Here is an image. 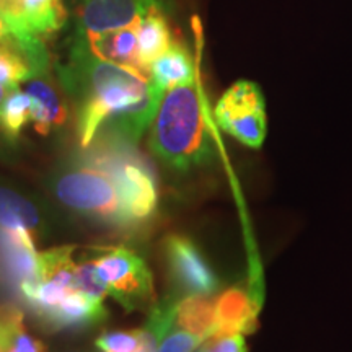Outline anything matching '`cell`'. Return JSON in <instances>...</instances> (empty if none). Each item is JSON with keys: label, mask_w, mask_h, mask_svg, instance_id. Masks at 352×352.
Listing matches in <instances>:
<instances>
[{"label": "cell", "mask_w": 352, "mask_h": 352, "mask_svg": "<svg viewBox=\"0 0 352 352\" xmlns=\"http://www.w3.org/2000/svg\"><path fill=\"white\" fill-rule=\"evenodd\" d=\"M60 83L76 104L77 134L87 148L98 132L135 144L148 129L165 91L138 70L95 56L77 34L67 63L57 65Z\"/></svg>", "instance_id": "1"}, {"label": "cell", "mask_w": 352, "mask_h": 352, "mask_svg": "<svg viewBox=\"0 0 352 352\" xmlns=\"http://www.w3.org/2000/svg\"><path fill=\"white\" fill-rule=\"evenodd\" d=\"M148 145L173 170L188 171L214 160L212 132L196 80L165 91L151 124Z\"/></svg>", "instance_id": "2"}, {"label": "cell", "mask_w": 352, "mask_h": 352, "mask_svg": "<svg viewBox=\"0 0 352 352\" xmlns=\"http://www.w3.org/2000/svg\"><path fill=\"white\" fill-rule=\"evenodd\" d=\"M134 145L124 139L107 135L104 142L87 160L111 178L132 226L152 217L158 202L152 166L135 152Z\"/></svg>", "instance_id": "3"}, {"label": "cell", "mask_w": 352, "mask_h": 352, "mask_svg": "<svg viewBox=\"0 0 352 352\" xmlns=\"http://www.w3.org/2000/svg\"><path fill=\"white\" fill-rule=\"evenodd\" d=\"M57 199L69 209L111 227H131L111 178L90 162L65 171L54 184Z\"/></svg>", "instance_id": "4"}, {"label": "cell", "mask_w": 352, "mask_h": 352, "mask_svg": "<svg viewBox=\"0 0 352 352\" xmlns=\"http://www.w3.org/2000/svg\"><path fill=\"white\" fill-rule=\"evenodd\" d=\"M94 263L108 285L109 296L124 310H144L152 305L153 277L138 253L124 246H109L100 250Z\"/></svg>", "instance_id": "5"}, {"label": "cell", "mask_w": 352, "mask_h": 352, "mask_svg": "<svg viewBox=\"0 0 352 352\" xmlns=\"http://www.w3.org/2000/svg\"><path fill=\"white\" fill-rule=\"evenodd\" d=\"M215 120L223 132L246 147L259 148L267 131L266 101L254 82L239 80L220 96Z\"/></svg>", "instance_id": "6"}, {"label": "cell", "mask_w": 352, "mask_h": 352, "mask_svg": "<svg viewBox=\"0 0 352 352\" xmlns=\"http://www.w3.org/2000/svg\"><path fill=\"white\" fill-rule=\"evenodd\" d=\"M165 258L179 296H212L217 292L219 277L192 240L183 235L166 236Z\"/></svg>", "instance_id": "7"}, {"label": "cell", "mask_w": 352, "mask_h": 352, "mask_svg": "<svg viewBox=\"0 0 352 352\" xmlns=\"http://www.w3.org/2000/svg\"><path fill=\"white\" fill-rule=\"evenodd\" d=\"M153 10H164V0H85L77 12V33L131 28Z\"/></svg>", "instance_id": "8"}, {"label": "cell", "mask_w": 352, "mask_h": 352, "mask_svg": "<svg viewBox=\"0 0 352 352\" xmlns=\"http://www.w3.org/2000/svg\"><path fill=\"white\" fill-rule=\"evenodd\" d=\"M0 272L26 303L32 300L41 283L33 236L0 227Z\"/></svg>", "instance_id": "9"}, {"label": "cell", "mask_w": 352, "mask_h": 352, "mask_svg": "<svg viewBox=\"0 0 352 352\" xmlns=\"http://www.w3.org/2000/svg\"><path fill=\"white\" fill-rule=\"evenodd\" d=\"M108 311L103 303H98L74 290L59 305L44 314L39 321L52 331H77L107 320Z\"/></svg>", "instance_id": "10"}, {"label": "cell", "mask_w": 352, "mask_h": 352, "mask_svg": "<svg viewBox=\"0 0 352 352\" xmlns=\"http://www.w3.org/2000/svg\"><path fill=\"white\" fill-rule=\"evenodd\" d=\"M258 327V307L248 290L232 287L215 298L214 334L253 333Z\"/></svg>", "instance_id": "11"}, {"label": "cell", "mask_w": 352, "mask_h": 352, "mask_svg": "<svg viewBox=\"0 0 352 352\" xmlns=\"http://www.w3.org/2000/svg\"><path fill=\"white\" fill-rule=\"evenodd\" d=\"M77 34L83 38V41L87 43V46L95 56L109 60V63L122 65V67L134 69L151 77L148 70L144 67L139 59L138 34H135L134 26L101 34Z\"/></svg>", "instance_id": "12"}, {"label": "cell", "mask_w": 352, "mask_h": 352, "mask_svg": "<svg viewBox=\"0 0 352 352\" xmlns=\"http://www.w3.org/2000/svg\"><path fill=\"white\" fill-rule=\"evenodd\" d=\"M25 91L32 98V122L38 134L47 135L52 129L64 124L67 108L46 74L30 78Z\"/></svg>", "instance_id": "13"}, {"label": "cell", "mask_w": 352, "mask_h": 352, "mask_svg": "<svg viewBox=\"0 0 352 352\" xmlns=\"http://www.w3.org/2000/svg\"><path fill=\"white\" fill-rule=\"evenodd\" d=\"M152 82L162 90L186 85L196 80V67L192 57L183 44L173 43L164 54L158 56L148 67Z\"/></svg>", "instance_id": "14"}, {"label": "cell", "mask_w": 352, "mask_h": 352, "mask_svg": "<svg viewBox=\"0 0 352 352\" xmlns=\"http://www.w3.org/2000/svg\"><path fill=\"white\" fill-rule=\"evenodd\" d=\"M138 34L139 59L145 69L173 44V36L164 10H153L134 26Z\"/></svg>", "instance_id": "15"}, {"label": "cell", "mask_w": 352, "mask_h": 352, "mask_svg": "<svg viewBox=\"0 0 352 352\" xmlns=\"http://www.w3.org/2000/svg\"><path fill=\"white\" fill-rule=\"evenodd\" d=\"M175 327L209 340L215 329V298L212 296H186L178 300Z\"/></svg>", "instance_id": "16"}, {"label": "cell", "mask_w": 352, "mask_h": 352, "mask_svg": "<svg viewBox=\"0 0 352 352\" xmlns=\"http://www.w3.org/2000/svg\"><path fill=\"white\" fill-rule=\"evenodd\" d=\"M0 227L34 239L39 227L38 209L15 189L0 184Z\"/></svg>", "instance_id": "17"}, {"label": "cell", "mask_w": 352, "mask_h": 352, "mask_svg": "<svg viewBox=\"0 0 352 352\" xmlns=\"http://www.w3.org/2000/svg\"><path fill=\"white\" fill-rule=\"evenodd\" d=\"M72 253V246H60L38 254L41 283L56 284L65 290H77L74 280L77 264L74 263Z\"/></svg>", "instance_id": "18"}, {"label": "cell", "mask_w": 352, "mask_h": 352, "mask_svg": "<svg viewBox=\"0 0 352 352\" xmlns=\"http://www.w3.org/2000/svg\"><path fill=\"white\" fill-rule=\"evenodd\" d=\"M32 121V98L19 87L8 90L0 107V134L8 142H15L21 131Z\"/></svg>", "instance_id": "19"}, {"label": "cell", "mask_w": 352, "mask_h": 352, "mask_svg": "<svg viewBox=\"0 0 352 352\" xmlns=\"http://www.w3.org/2000/svg\"><path fill=\"white\" fill-rule=\"evenodd\" d=\"M21 3L30 30L41 38L63 28L67 19L63 0H21Z\"/></svg>", "instance_id": "20"}, {"label": "cell", "mask_w": 352, "mask_h": 352, "mask_svg": "<svg viewBox=\"0 0 352 352\" xmlns=\"http://www.w3.org/2000/svg\"><path fill=\"white\" fill-rule=\"evenodd\" d=\"M34 76L36 72L21 47L13 44L0 46V85L12 90Z\"/></svg>", "instance_id": "21"}, {"label": "cell", "mask_w": 352, "mask_h": 352, "mask_svg": "<svg viewBox=\"0 0 352 352\" xmlns=\"http://www.w3.org/2000/svg\"><path fill=\"white\" fill-rule=\"evenodd\" d=\"M74 280H76V289L78 292L98 303H103L104 297L109 294L108 285L103 279H101L100 272L96 270L94 261L77 264Z\"/></svg>", "instance_id": "22"}, {"label": "cell", "mask_w": 352, "mask_h": 352, "mask_svg": "<svg viewBox=\"0 0 352 352\" xmlns=\"http://www.w3.org/2000/svg\"><path fill=\"white\" fill-rule=\"evenodd\" d=\"M3 44H13V46L21 47L25 54L28 56L36 76L47 74V69H50V52H47V50H33V47H30L6 20L0 19V46H3Z\"/></svg>", "instance_id": "23"}, {"label": "cell", "mask_w": 352, "mask_h": 352, "mask_svg": "<svg viewBox=\"0 0 352 352\" xmlns=\"http://www.w3.org/2000/svg\"><path fill=\"white\" fill-rule=\"evenodd\" d=\"M101 352H138L142 349V331H111L103 333L96 340Z\"/></svg>", "instance_id": "24"}, {"label": "cell", "mask_w": 352, "mask_h": 352, "mask_svg": "<svg viewBox=\"0 0 352 352\" xmlns=\"http://www.w3.org/2000/svg\"><path fill=\"white\" fill-rule=\"evenodd\" d=\"M204 340L197 336L195 333H189L186 329L173 328L170 329L168 334L160 342L157 352H195Z\"/></svg>", "instance_id": "25"}, {"label": "cell", "mask_w": 352, "mask_h": 352, "mask_svg": "<svg viewBox=\"0 0 352 352\" xmlns=\"http://www.w3.org/2000/svg\"><path fill=\"white\" fill-rule=\"evenodd\" d=\"M10 352H47L46 347L43 346L41 341L34 340V338L26 331L23 327V321L16 324L15 331L12 336Z\"/></svg>", "instance_id": "26"}, {"label": "cell", "mask_w": 352, "mask_h": 352, "mask_svg": "<svg viewBox=\"0 0 352 352\" xmlns=\"http://www.w3.org/2000/svg\"><path fill=\"white\" fill-rule=\"evenodd\" d=\"M196 352H228L223 349V347H220V344L212 338H209V340H206L202 344L197 347Z\"/></svg>", "instance_id": "27"}, {"label": "cell", "mask_w": 352, "mask_h": 352, "mask_svg": "<svg viewBox=\"0 0 352 352\" xmlns=\"http://www.w3.org/2000/svg\"><path fill=\"white\" fill-rule=\"evenodd\" d=\"M7 94H8V88L3 87V85H0V107H2V103H3V100H6Z\"/></svg>", "instance_id": "28"}, {"label": "cell", "mask_w": 352, "mask_h": 352, "mask_svg": "<svg viewBox=\"0 0 352 352\" xmlns=\"http://www.w3.org/2000/svg\"><path fill=\"white\" fill-rule=\"evenodd\" d=\"M138 352H144V351H138Z\"/></svg>", "instance_id": "29"}, {"label": "cell", "mask_w": 352, "mask_h": 352, "mask_svg": "<svg viewBox=\"0 0 352 352\" xmlns=\"http://www.w3.org/2000/svg\"><path fill=\"white\" fill-rule=\"evenodd\" d=\"M0 19H2V16H0Z\"/></svg>", "instance_id": "30"}]
</instances>
